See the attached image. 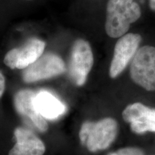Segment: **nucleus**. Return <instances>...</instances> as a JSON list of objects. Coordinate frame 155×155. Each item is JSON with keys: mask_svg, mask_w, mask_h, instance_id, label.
Wrapping results in <instances>:
<instances>
[{"mask_svg": "<svg viewBox=\"0 0 155 155\" xmlns=\"http://www.w3.org/2000/svg\"><path fill=\"white\" fill-rule=\"evenodd\" d=\"M131 130L136 134L155 132V122L136 121L130 123Z\"/></svg>", "mask_w": 155, "mask_h": 155, "instance_id": "obj_12", "label": "nucleus"}, {"mask_svg": "<svg viewBox=\"0 0 155 155\" xmlns=\"http://www.w3.org/2000/svg\"><path fill=\"white\" fill-rule=\"evenodd\" d=\"M130 76L136 84L148 91H155V48L144 45L131 61Z\"/></svg>", "mask_w": 155, "mask_h": 155, "instance_id": "obj_3", "label": "nucleus"}, {"mask_svg": "<svg viewBox=\"0 0 155 155\" xmlns=\"http://www.w3.org/2000/svg\"><path fill=\"white\" fill-rule=\"evenodd\" d=\"M5 90V78L2 74V73L0 71V98L2 96V95Z\"/></svg>", "mask_w": 155, "mask_h": 155, "instance_id": "obj_14", "label": "nucleus"}, {"mask_svg": "<svg viewBox=\"0 0 155 155\" xmlns=\"http://www.w3.org/2000/svg\"><path fill=\"white\" fill-rule=\"evenodd\" d=\"M141 40V36L137 33L126 34L118 40L109 69V75L111 78L119 76L132 61Z\"/></svg>", "mask_w": 155, "mask_h": 155, "instance_id": "obj_6", "label": "nucleus"}, {"mask_svg": "<svg viewBox=\"0 0 155 155\" xmlns=\"http://www.w3.org/2000/svg\"><path fill=\"white\" fill-rule=\"evenodd\" d=\"M35 94L29 89L19 91L15 96V107L21 116L30 120L37 129L41 131H46L48 129L47 121L37 111L34 106Z\"/></svg>", "mask_w": 155, "mask_h": 155, "instance_id": "obj_8", "label": "nucleus"}, {"mask_svg": "<svg viewBox=\"0 0 155 155\" xmlns=\"http://www.w3.org/2000/svg\"><path fill=\"white\" fill-rule=\"evenodd\" d=\"M149 6L151 10L155 12V0H149Z\"/></svg>", "mask_w": 155, "mask_h": 155, "instance_id": "obj_15", "label": "nucleus"}, {"mask_svg": "<svg viewBox=\"0 0 155 155\" xmlns=\"http://www.w3.org/2000/svg\"><path fill=\"white\" fill-rule=\"evenodd\" d=\"M65 71V64L60 56L54 53L42 54L35 63L24 69L22 79L25 83H34L57 76Z\"/></svg>", "mask_w": 155, "mask_h": 155, "instance_id": "obj_5", "label": "nucleus"}, {"mask_svg": "<svg viewBox=\"0 0 155 155\" xmlns=\"http://www.w3.org/2000/svg\"><path fill=\"white\" fill-rule=\"evenodd\" d=\"M34 106L44 119L54 120L61 117L66 111V107L58 98L46 91L36 93Z\"/></svg>", "mask_w": 155, "mask_h": 155, "instance_id": "obj_10", "label": "nucleus"}, {"mask_svg": "<svg viewBox=\"0 0 155 155\" xmlns=\"http://www.w3.org/2000/svg\"><path fill=\"white\" fill-rule=\"evenodd\" d=\"M45 43L38 38L29 39L24 45L6 54L4 63L11 69H25L44 53Z\"/></svg>", "mask_w": 155, "mask_h": 155, "instance_id": "obj_7", "label": "nucleus"}, {"mask_svg": "<svg viewBox=\"0 0 155 155\" xmlns=\"http://www.w3.org/2000/svg\"><path fill=\"white\" fill-rule=\"evenodd\" d=\"M94 65V54L91 47L86 40L78 39L71 49L69 63V75L76 86H82Z\"/></svg>", "mask_w": 155, "mask_h": 155, "instance_id": "obj_4", "label": "nucleus"}, {"mask_svg": "<svg viewBox=\"0 0 155 155\" xmlns=\"http://www.w3.org/2000/svg\"><path fill=\"white\" fill-rule=\"evenodd\" d=\"M108 155H144V152L138 147H129L121 148L116 152L110 153Z\"/></svg>", "mask_w": 155, "mask_h": 155, "instance_id": "obj_13", "label": "nucleus"}, {"mask_svg": "<svg viewBox=\"0 0 155 155\" xmlns=\"http://www.w3.org/2000/svg\"><path fill=\"white\" fill-rule=\"evenodd\" d=\"M141 15L140 6L134 0H109L106 7V34L112 38H121Z\"/></svg>", "mask_w": 155, "mask_h": 155, "instance_id": "obj_1", "label": "nucleus"}, {"mask_svg": "<svg viewBox=\"0 0 155 155\" xmlns=\"http://www.w3.org/2000/svg\"><path fill=\"white\" fill-rule=\"evenodd\" d=\"M16 144L9 155H43L45 146L38 136L23 127H17L14 132Z\"/></svg>", "mask_w": 155, "mask_h": 155, "instance_id": "obj_9", "label": "nucleus"}, {"mask_svg": "<svg viewBox=\"0 0 155 155\" xmlns=\"http://www.w3.org/2000/svg\"><path fill=\"white\" fill-rule=\"evenodd\" d=\"M119 126L113 118H104L97 122L86 121L81 126L79 138L89 152H97L108 148L117 137Z\"/></svg>", "mask_w": 155, "mask_h": 155, "instance_id": "obj_2", "label": "nucleus"}, {"mask_svg": "<svg viewBox=\"0 0 155 155\" xmlns=\"http://www.w3.org/2000/svg\"><path fill=\"white\" fill-rule=\"evenodd\" d=\"M122 117L127 123L136 121L155 122V108L141 104L134 103L129 104L122 112Z\"/></svg>", "mask_w": 155, "mask_h": 155, "instance_id": "obj_11", "label": "nucleus"}]
</instances>
